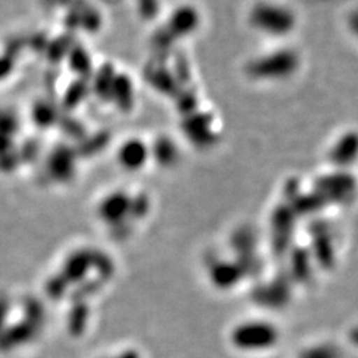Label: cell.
Listing matches in <instances>:
<instances>
[{
	"instance_id": "obj_1",
	"label": "cell",
	"mask_w": 358,
	"mask_h": 358,
	"mask_svg": "<svg viewBox=\"0 0 358 358\" xmlns=\"http://www.w3.org/2000/svg\"><path fill=\"white\" fill-rule=\"evenodd\" d=\"M280 333L275 324L264 320H244L234 327L231 344L241 352H267L279 343Z\"/></svg>"
},
{
	"instance_id": "obj_2",
	"label": "cell",
	"mask_w": 358,
	"mask_h": 358,
	"mask_svg": "<svg viewBox=\"0 0 358 358\" xmlns=\"http://www.w3.org/2000/svg\"><path fill=\"white\" fill-rule=\"evenodd\" d=\"M294 15L280 6L263 4L251 15L252 24L263 32L282 35L294 27Z\"/></svg>"
},
{
	"instance_id": "obj_3",
	"label": "cell",
	"mask_w": 358,
	"mask_h": 358,
	"mask_svg": "<svg viewBox=\"0 0 358 358\" xmlns=\"http://www.w3.org/2000/svg\"><path fill=\"white\" fill-rule=\"evenodd\" d=\"M118 158L122 166L137 170L148 159V148L140 141L127 142L120 149Z\"/></svg>"
},
{
	"instance_id": "obj_4",
	"label": "cell",
	"mask_w": 358,
	"mask_h": 358,
	"mask_svg": "<svg viewBox=\"0 0 358 358\" xmlns=\"http://www.w3.org/2000/svg\"><path fill=\"white\" fill-rule=\"evenodd\" d=\"M108 358H142L141 352L134 348H124L120 350H115V355Z\"/></svg>"
}]
</instances>
